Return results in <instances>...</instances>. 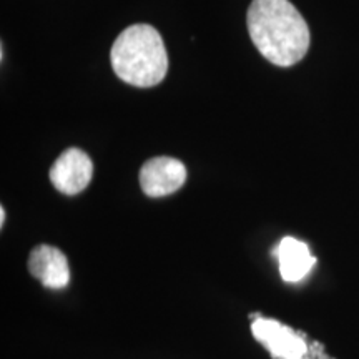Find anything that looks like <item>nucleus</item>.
Segmentation results:
<instances>
[{"label":"nucleus","mask_w":359,"mask_h":359,"mask_svg":"<svg viewBox=\"0 0 359 359\" xmlns=\"http://www.w3.org/2000/svg\"><path fill=\"white\" fill-rule=\"evenodd\" d=\"M187 168L182 161L172 156L150 158L140 170V185L147 196L160 198L172 195L185 185Z\"/></svg>","instance_id":"20e7f679"},{"label":"nucleus","mask_w":359,"mask_h":359,"mask_svg":"<svg viewBox=\"0 0 359 359\" xmlns=\"http://www.w3.org/2000/svg\"><path fill=\"white\" fill-rule=\"evenodd\" d=\"M111 67L123 82L148 88L158 85L168 72V55L158 30L147 24L125 29L111 45Z\"/></svg>","instance_id":"f03ea898"},{"label":"nucleus","mask_w":359,"mask_h":359,"mask_svg":"<svg viewBox=\"0 0 359 359\" xmlns=\"http://www.w3.org/2000/svg\"><path fill=\"white\" fill-rule=\"evenodd\" d=\"M255 339L275 359H309V344L302 334L276 320L257 318L251 323Z\"/></svg>","instance_id":"7ed1b4c3"},{"label":"nucleus","mask_w":359,"mask_h":359,"mask_svg":"<svg viewBox=\"0 0 359 359\" xmlns=\"http://www.w3.org/2000/svg\"><path fill=\"white\" fill-rule=\"evenodd\" d=\"M276 251L280 273L285 281H302L316 263L311 251H309V246L293 236L283 238Z\"/></svg>","instance_id":"0eeeda50"},{"label":"nucleus","mask_w":359,"mask_h":359,"mask_svg":"<svg viewBox=\"0 0 359 359\" xmlns=\"http://www.w3.org/2000/svg\"><path fill=\"white\" fill-rule=\"evenodd\" d=\"M93 175L90 156L80 148H69L50 168V182L64 195H77L88 187Z\"/></svg>","instance_id":"39448f33"},{"label":"nucleus","mask_w":359,"mask_h":359,"mask_svg":"<svg viewBox=\"0 0 359 359\" xmlns=\"http://www.w3.org/2000/svg\"><path fill=\"white\" fill-rule=\"evenodd\" d=\"M30 275L50 290H62L70 281L69 259L58 248L39 245L29 257Z\"/></svg>","instance_id":"423d86ee"},{"label":"nucleus","mask_w":359,"mask_h":359,"mask_svg":"<svg viewBox=\"0 0 359 359\" xmlns=\"http://www.w3.org/2000/svg\"><path fill=\"white\" fill-rule=\"evenodd\" d=\"M4 222H6V210L0 208V224H4Z\"/></svg>","instance_id":"6e6552de"},{"label":"nucleus","mask_w":359,"mask_h":359,"mask_svg":"<svg viewBox=\"0 0 359 359\" xmlns=\"http://www.w3.org/2000/svg\"><path fill=\"white\" fill-rule=\"evenodd\" d=\"M248 32L258 52L278 67H291L306 55L309 29L290 0H253Z\"/></svg>","instance_id":"f257e3e1"}]
</instances>
